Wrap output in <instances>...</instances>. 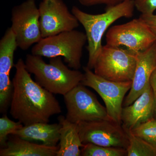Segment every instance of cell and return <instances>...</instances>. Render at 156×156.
<instances>
[{"mask_svg": "<svg viewBox=\"0 0 156 156\" xmlns=\"http://www.w3.org/2000/svg\"><path fill=\"white\" fill-rule=\"evenodd\" d=\"M61 125L58 149L56 156H81V141L77 124L71 122L62 115L58 117Z\"/></svg>", "mask_w": 156, "mask_h": 156, "instance_id": "2e32d148", "label": "cell"}, {"mask_svg": "<svg viewBox=\"0 0 156 156\" xmlns=\"http://www.w3.org/2000/svg\"><path fill=\"white\" fill-rule=\"evenodd\" d=\"M66 108V119L71 122L112 120L105 107L98 101L94 93L80 84L63 95Z\"/></svg>", "mask_w": 156, "mask_h": 156, "instance_id": "8992f818", "label": "cell"}, {"mask_svg": "<svg viewBox=\"0 0 156 156\" xmlns=\"http://www.w3.org/2000/svg\"><path fill=\"white\" fill-rule=\"evenodd\" d=\"M83 156H126L127 151L122 148L109 147L88 143L84 144L81 150Z\"/></svg>", "mask_w": 156, "mask_h": 156, "instance_id": "d6986e66", "label": "cell"}, {"mask_svg": "<svg viewBox=\"0 0 156 156\" xmlns=\"http://www.w3.org/2000/svg\"><path fill=\"white\" fill-rule=\"evenodd\" d=\"M131 131L136 136L156 147V118L143 123Z\"/></svg>", "mask_w": 156, "mask_h": 156, "instance_id": "ffe728a7", "label": "cell"}, {"mask_svg": "<svg viewBox=\"0 0 156 156\" xmlns=\"http://www.w3.org/2000/svg\"><path fill=\"white\" fill-rule=\"evenodd\" d=\"M20 122H15L5 115L0 119V145L5 146L8 140V136L12 135L17 130L23 127Z\"/></svg>", "mask_w": 156, "mask_h": 156, "instance_id": "44dd1931", "label": "cell"}, {"mask_svg": "<svg viewBox=\"0 0 156 156\" xmlns=\"http://www.w3.org/2000/svg\"><path fill=\"white\" fill-rule=\"evenodd\" d=\"M87 42L86 34L75 29L43 38L33 47L31 54L48 58L61 56L69 67H81L83 49Z\"/></svg>", "mask_w": 156, "mask_h": 156, "instance_id": "277c9868", "label": "cell"}, {"mask_svg": "<svg viewBox=\"0 0 156 156\" xmlns=\"http://www.w3.org/2000/svg\"><path fill=\"white\" fill-rule=\"evenodd\" d=\"M136 61V53L128 49L108 45L103 46L94 66V73L114 82L132 81Z\"/></svg>", "mask_w": 156, "mask_h": 156, "instance_id": "5b68a950", "label": "cell"}, {"mask_svg": "<svg viewBox=\"0 0 156 156\" xmlns=\"http://www.w3.org/2000/svg\"><path fill=\"white\" fill-rule=\"evenodd\" d=\"M83 78L81 83L94 89L102 98L109 117L122 125V112L124 97L130 90L132 81L114 82L101 77L87 66L83 68Z\"/></svg>", "mask_w": 156, "mask_h": 156, "instance_id": "52a82bcc", "label": "cell"}, {"mask_svg": "<svg viewBox=\"0 0 156 156\" xmlns=\"http://www.w3.org/2000/svg\"><path fill=\"white\" fill-rule=\"evenodd\" d=\"M11 29L18 48L27 50L43 37L40 24V13L35 0H26L13 7L11 11Z\"/></svg>", "mask_w": 156, "mask_h": 156, "instance_id": "ba28073f", "label": "cell"}, {"mask_svg": "<svg viewBox=\"0 0 156 156\" xmlns=\"http://www.w3.org/2000/svg\"><path fill=\"white\" fill-rule=\"evenodd\" d=\"M135 8L142 14H153L156 10V0H134Z\"/></svg>", "mask_w": 156, "mask_h": 156, "instance_id": "7402d4cb", "label": "cell"}, {"mask_svg": "<svg viewBox=\"0 0 156 156\" xmlns=\"http://www.w3.org/2000/svg\"><path fill=\"white\" fill-rule=\"evenodd\" d=\"M150 85L153 92L155 102L154 117L156 118V69L152 74L150 79Z\"/></svg>", "mask_w": 156, "mask_h": 156, "instance_id": "d4e9b609", "label": "cell"}, {"mask_svg": "<svg viewBox=\"0 0 156 156\" xmlns=\"http://www.w3.org/2000/svg\"><path fill=\"white\" fill-rule=\"evenodd\" d=\"M136 58L132 86L123 107L131 105L150 86L151 76L156 69V41L147 50L136 53Z\"/></svg>", "mask_w": 156, "mask_h": 156, "instance_id": "7c38bea8", "label": "cell"}, {"mask_svg": "<svg viewBox=\"0 0 156 156\" xmlns=\"http://www.w3.org/2000/svg\"><path fill=\"white\" fill-rule=\"evenodd\" d=\"M154 109V98L150 85L131 105L123 107L122 126L129 130H133L153 119Z\"/></svg>", "mask_w": 156, "mask_h": 156, "instance_id": "4fadbf2b", "label": "cell"}, {"mask_svg": "<svg viewBox=\"0 0 156 156\" xmlns=\"http://www.w3.org/2000/svg\"><path fill=\"white\" fill-rule=\"evenodd\" d=\"M17 47L16 37L9 27L0 41V74L10 75L14 66V53Z\"/></svg>", "mask_w": 156, "mask_h": 156, "instance_id": "e0dca14e", "label": "cell"}, {"mask_svg": "<svg viewBox=\"0 0 156 156\" xmlns=\"http://www.w3.org/2000/svg\"><path fill=\"white\" fill-rule=\"evenodd\" d=\"M123 128L129 141L127 156H156V147L136 136L131 130Z\"/></svg>", "mask_w": 156, "mask_h": 156, "instance_id": "ac0fdd59", "label": "cell"}, {"mask_svg": "<svg viewBox=\"0 0 156 156\" xmlns=\"http://www.w3.org/2000/svg\"><path fill=\"white\" fill-rule=\"evenodd\" d=\"M14 66L10 114L24 126L49 123L52 116L62 112L58 101L33 80L23 59L19 58Z\"/></svg>", "mask_w": 156, "mask_h": 156, "instance_id": "6da1fadb", "label": "cell"}, {"mask_svg": "<svg viewBox=\"0 0 156 156\" xmlns=\"http://www.w3.org/2000/svg\"><path fill=\"white\" fill-rule=\"evenodd\" d=\"M24 62L36 82L53 94L63 96L80 84L83 78V73L79 70L70 69L65 65L61 56L51 58L47 63L42 56L29 54Z\"/></svg>", "mask_w": 156, "mask_h": 156, "instance_id": "3957f363", "label": "cell"}, {"mask_svg": "<svg viewBox=\"0 0 156 156\" xmlns=\"http://www.w3.org/2000/svg\"><path fill=\"white\" fill-rule=\"evenodd\" d=\"M1 147V156H56L58 147L37 144L15 135Z\"/></svg>", "mask_w": 156, "mask_h": 156, "instance_id": "5bb4252c", "label": "cell"}, {"mask_svg": "<svg viewBox=\"0 0 156 156\" xmlns=\"http://www.w3.org/2000/svg\"><path fill=\"white\" fill-rule=\"evenodd\" d=\"M135 8L134 0H126L115 5L107 7L104 13L91 14L73 6L71 12L83 26L86 31L88 51L87 67L94 69L98 56L101 52V40L108 28L118 19L133 16Z\"/></svg>", "mask_w": 156, "mask_h": 156, "instance_id": "7a4b0ae2", "label": "cell"}, {"mask_svg": "<svg viewBox=\"0 0 156 156\" xmlns=\"http://www.w3.org/2000/svg\"><path fill=\"white\" fill-rule=\"evenodd\" d=\"M61 125L37 123L23 126L12 134L29 141H41L44 145L56 146L59 141Z\"/></svg>", "mask_w": 156, "mask_h": 156, "instance_id": "9a60e30c", "label": "cell"}, {"mask_svg": "<svg viewBox=\"0 0 156 156\" xmlns=\"http://www.w3.org/2000/svg\"><path fill=\"white\" fill-rule=\"evenodd\" d=\"M81 141L102 146L127 149L129 141L122 125L112 120L83 122L78 124Z\"/></svg>", "mask_w": 156, "mask_h": 156, "instance_id": "30bf717a", "label": "cell"}, {"mask_svg": "<svg viewBox=\"0 0 156 156\" xmlns=\"http://www.w3.org/2000/svg\"><path fill=\"white\" fill-rule=\"evenodd\" d=\"M106 44L125 46L135 53L144 51L156 41V37L141 18L114 26L108 31Z\"/></svg>", "mask_w": 156, "mask_h": 156, "instance_id": "9c48e42d", "label": "cell"}, {"mask_svg": "<svg viewBox=\"0 0 156 156\" xmlns=\"http://www.w3.org/2000/svg\"><path fill=\"white\" fill-rule=\"evenodd\" d=\"M38 8L43 38L73 30L80 25L78 20L62 0H42Z\"/></svg>", "mask_w": 156, "mask_h": 156, "instance_id": "8fae6325", "label": "cell"}, {"mask_svg": "<svg viewBox=\"0 0 156 156\" xmlns=\"http://www.w3.org/2000/svg\"><path fill=\"white\" fill-rule=\"evenodd\" d=\"M140 18L146 23L156 37V14H142Z\"/></svg>", "mask_w": 156, "mask_h": 156, "instance_id": "cb8c5ba5", "label": "cell"}, {"mask_svg": "<svg viewBox=\"0 0 156 156\" xmlns=\"http://www.w3.org/2000/svg\"><path fill=\"white\" fill-rule=\"evenodd\" d=\"M83 5L92 6L99 5H105L107 7L115 5L126 0H77Z\"/></svg>", "mask_w": 156, "mask_h": 156, "instance_id": "603a6c76", "label": "cell"}]
</instances>
